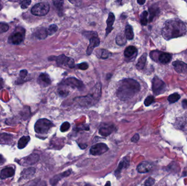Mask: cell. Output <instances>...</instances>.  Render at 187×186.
Listing matches in <instances>:
<instances>
[{
	"label": "cell",
	"mask_w": 187,
	"mask_h": 186,
	"mask_svg": "<svg viewBox=\"0 0 187 186\" xmlns=\"http://www.w3.org/2000/svg\"><path fill=\"white\" fill-rule=\"evenodd\" d=\"M28 75V71L25 69H24V70H22L20 72L19 74V78L20 80H18V81H21L22 80H23L25 77L27 76Z\"/></svg>",
	"instance_id": "38"
},
{
	"label": "cell",
	"mask_w": 187,
	"mask_h": 186,
	"mask_svg": "<svg viewBox=\"0 0 187 186\" xmlns=\"http://www.w3.org/2000/svg\"><path fill=\"white\" fill-rule=\"evenodd\" d=\"M154 97L152 96H149L145 99L144 103L146 107H148L151 104H152L154 102Z\"/></svg>",
	"instance_id": "35"
},
{
	"label": "cell",
	"mask_w": 187,
	"mask_h": 186,
	"mask_svg": "<svg viewBox=\"0 0 187 186\" xmlns=\"http://www.w3.org/2000/svg\"><path fill=\"white\" fill-rule=\"evenodd\" d=\"M122 1V0H117L118 2H121Z\"/></svg>",
	"instance_id": "51"
},
{
	"label": "cell",
	"mask_w": 187,
	"mask_h": 186,
	"mask_svg": "<svg viewBox=\"0 0 187 186\" xmlns=\"http://www.w3.org/2000/svg\"><path fill=\"white\" fill-rule=\"evenodd\" d=\"M50 7L48 3L41 2L37 3L32 8L31 13L36 16H43L49 12Z\"/></svg>",
	"instance_id": "5"
},
{
	"label": "cell",
	"mask_w": 187,
	"mask_h": 186,
	"mask_svg": "<svg viewBox=\"0 0 187 186\" xmlns=\"http://www.w3.org/2000/svg\"><path fill=\"white\" fill-rule=\"evenodd\" d=\"M149 12H150V14H151L150 17H149V18H150L149 20L151 21L152 20L153 18L154 17V16L157 13V10L154 9V8H151V9H149Z\"/></svg>",
	"instance_id": "44"
},
{
	"label": "cell",
	"mask_w": 187,
	"mask_h": 186,
	"mask_svg": "<svg viewBox=\"0 0 187 186\" xmlns=\"http://www.w3.org/2000/svg\"><path fill=\"white\" fill-rule=\"evenodd\" d=\"M54 126V124L49 120L47 118H41L35 123L34 131L37 133L40 134H47Z\"/></svg>",
	"instance_id": "4"
},
{
	"label": "cell",
	"mask_w": 187,
	"mask_h": 186,
	"mask_svg": "<svg viewBox=\"0 0 187 186\" xmlns=\"http://www.w3.org/2000/svg\"><path fill=\"white\" fill-rule=\"evenodd\" d=\"M146 0H138V4L140 5H142L145 3Z\"/></svg>",
	"instance_id": "48"
},
{
	"label": "cell",
	"mask_w": 187,
	"mask_h": 186,
	"mask_svg": "<svg viewBox=\"0 0 187 186\" xmlns=\"http://www.w3.org/2000/svg\"><path fill=\"white\" fill-rule=\"evenodd\" d=\"M172 59L171 55L168 53H162L159 56V60L162 64H166L168 63Z\"/></svg>",
	"instance_id": "24"
},
{
	"label": "cell",
	"mask_w": 187,
	"mask_h": 186,
	"mask_svg": "<svg viewBox=\"0 0 187 186\" xmlns=\"http://www.w3.org/2000/svg\"><path fill=\"white\" fill-rule=\"evenodd\" d=\"M54 6L58 10H61L64 5V0H53Z\"/></svg>",
	"instance_id": "33"
},
{
	"label": "cell",
	"mask_w": 187,
	"mask_h": 186,
	"mask_svg": "<svg viewBox=\"0 0 187 186\" xmlns=\"http://www.w3.org/2000/svg\"><path fill=\"white\" fill-rule=\"evenodd\" d=\"M84 36L85 37H87L88 38L90 37V39L91 37H97L98 34L95 32H84Z\"/></svg>",
	"instance_id": "42"
},
{
	"label": "cell",
	"mask_w": 187,
	"mask_h": 186,
	"mask_svg": "<svg viewBox=\"0 0 187 186\" xmlns=\"http://www.w3.org/2000/svg\"><path fill=\"white\" fill-rule=\"evenodd\" d=\"M140 89V85L136 80L133 79H125L119 83L117 96L120 100L126 101L133 98Z\"/></svg>",
	"instance_id": "1"
},
{
	"label": "cell",
	"mask_w": 187,
	"mask_h": 186,
	"mask_svg": "<svg viewBox=\"0 0 187 186\" xmlns=\"http://www.w3.org/2000/svg\"><path fill=\"white\" fill-rule=\"evenodd\" d=\"M137 52V49L133 46H129L124 51V55L126 57H130Z\"/></svg>",
	"instance_id": "28"
},
{
	"label": "cell",
	"mask_w": 187,
	"mask_h": 186,
	"mask_svg": "<svg viewBox=\"0 0 187 186\" xmlns=\"http://www.w3.org/2000/svg\"><path fill=\"white\" fill-rule=\"evenodd\" d=\"M105 185H106V186H107V185H109V186H110V185H111V183H110V182H109L108 181V183H107Z\"/></svg>",
	"instance_id": "50"
},
{
	"label": "cell",
	"mask_w": 187,
	"mask_h": 186,
	"mask_svg": "<svg viewBox=\"0 0 187 186\" xmlns=\"http://www.w3.org/2000/svg\"><path fill=\"white\" fill-rule=\"evenodd\" d=\"M175 70L178 73H187V64L180 61H176L172 63Z\"/></svg>",
	"instance_id": "11"
},
{
	"label": "cell",
	"mask_w": 187,
	"mask_h": 186,
	"mask_svg": "<svg viewBox=\"0 0 187 186\" xmlns=\"http://www.w3.org/2000/svg\"><path fill=\"white\" fill-rule=\"evenodd\" d=\"M140 139V135L138 134H136L135 135L131 138V142H138Z\"/></svg>",
	"instance_id": "45"
},
{
	"label": "cell",
	"mask_w": 187,
	"mask_h": 186,
	"mask_svg": "<svg viewBox=\"0 0 187 186\" xmlns=\"http://www.w3.org/2000/svg\"><path fill=\"white\" fill-rule=\"evenodd\" d=\"M48 35V34L47 29L44 28V27L40 28L35 33L36 37L38 39H45L47 37Z\"/></svg>",
	"instance_id": "21"
},
{
	"label": "cell",
	"mask_w": 187,
	"mask_h": 186,
	"mask_svg": "<svg viewBox=\"0 0 187 186\" xmlns=\"http://www.w3.org/2000/svg\"><path fill=\"white\" fill-rule=\"evenodd\" d=\"M12 136L6 133L0 134V144H8L9 142H12Z\"/></svg>",
	"instance_id": "27"
},
{
	"label": "cell",
	"mask_w": 187,
	"mask_h": 186,
	"mask_svg": "<svg viewBox=\"0 0 187 186\" xmlns=\"http://www.w3.org/2000/svg\"><path fill=\"white\" fill-rule=\"evenodd\" d=\"M38 83L40 85L46 87L51 84V80L49 75L46 73H42L38 79Z\"/></svg>",
	"instance_id": "14"
},
{
	"label": "cell",
	"mask_w": 187,
	"mask_h": 186,
	"mask_svg": "<svg viewBox=\"0 0 187 186\" xmlns=\"http://www.w3.org/2000/svg\"><path fill=\"white\" fill-rule=\"evenodd\" d=\"M9 29L8 25L5 23H0V34L7 32Z\"/></svg>",
	"instance_id": "37"
},
{
	"label": "cell",
	"mask_w": 187,
	"mask_h": 186,
	"mask_svg": "<svg viewBox=\"0 0 187 186\" xmlns=\"http://www.w3.org/2000/svg\"><path fill=\"white\" fill-rule=\"evenodd\" d=\"M35 172H36V169L34 168H30L26 170H25L21 173L22 178L29 179L34 176Z\"/></svg>",
	"instance_id": "22"
},
{
	"label": "cell",
	"mask_w": 187,
	"mask_h": 186,
	"mask_svg": "<svg viewBox=\"0 0 187 186\" xmlns=\"http://www.w3.org/2000/svg\"><path fill=\"white\" fill-rule=\"evenodd\" d=\"M154 183H155V180L152 177H149L145 182L144 185L147 186H152Z\"/></svg>",
	"instance_id": "40"
},
{
	"label": "cell",
	"mask_w": 187,
	"mask_h": 186,
	"mask_svg": "<svg viewBox=\"0 0 187 186\" xmlns=\"http://www.w3.org/2000/svg\"><path fill=\"white\" fill-rule=\"evenodd\" d=\"M126 37L125 34L120 32L118 34L116 38V41L117 44L120 46H123L126 43Z\"/></svg>",
	"instance_id": "23"
},
{
	"label": "cell",
	"mask_w": 187,
	"mask_h": 186,
	"mask_svg": "<svg viewBox=\"0 0 187 186\" xmlns=\"http://www.w3.org/2000/svg\"><path fill=\"white\" fill-rule=\"evenodd\" d=\"M31 3V0H23L21 2V8L23 10L27 8Z\"/></svg>",
	"instance_id": "36"
},
{
	"label": "cell",
	"mask_w": 187,
	"mask_h": 186,
	"mask_svg": "<svg viewBox=\"0 0 187 186\" xmlns=\"http://www.w3.org/2000/svg\"><path fill=\"white\" fill-rule=\"evenodd\" d=\"M25 33L23 34L21 32H16L12 36L11 40L12 43L15 45L19 44L23 42L24 37Z\"/></svg>",
	"instance_id": "18"
},
{
	"label": "cell",
	"mask_w": 187,
	"mask_h": 186,
	"mask_svg": "<svg viewBox=\"0 0 187 186\" xmlns=\"http://www.w3.org/2000/svg\"><path fill=\"white\" fill-rule=\"evenodd\" d=\"M30 140V137L29 136H23V137L20 139L18 143V147L19 149L24 148L28 145Z\"/></svg>",
	"instance_id": "25"
},
{
	"label": "cell",
	"mask_w": 187,
	"mask_h": 186,
	"mask_svg": "<svg viewBox=\"0 0 187 186\" xmlns=\"http://www.w3.org/2000/svg\"><path fill=\"white\" fill-rule=\"evenodd\" d=\"M69 1L71 3H76V2L77 1V0H69Z\"/></svg>",
	"instance_id": "49"
},
{
	"label": "cell",
	"mask_w": 187,
	"mask_h": 186,
	"mask_svg": "<svg viewBox=\"0 0 187 186\" xmlns=\"http://www.w3.org/2000/svg\"><path fill=\"white\" fill-rule=\"evenodd\" d=\"M166 84L157 77H155L152 81V90L153 93L159 95L164 93L166 91Z\"/></svg>",
	"instance_id": "6"
},
{
	"label": "cell",
	"mask_w": 187,
	"mask_h": 186,
	"mask_svg": "<svg viewBox=\"0 0 187 186\" xmlns=\"http://www.w3.org/2000/svg\"><path fill=\"white\" fill-rule=\"evenodd\" d=\"M152 168V165L148 162H143L141 163L138 167L137 170L140 173H146L149 172Z\"/></svg>",
	"instance_id": "15"
},
{
	"label": "cell",
	"mask_w": 187,
	"mask_h": 186,
	"mask_svg": "<svg viewBox=\"0 0 187 186\" xmlns=\"http://www.w3.org/2000/svg\"><path fill=\"white\" fill-rule=\"evenodd\" d=\"M5 162V159L1 155H0V164H3Z\"/></svg>",
	"instance_id": "47"
},
{
	"label": "cell",
	"mask_w": 187,
	"mask_h": 186,
	"mask_svg": "<svg viewBox=\"0 0 187 186\" xmlns=\"http://www.w3.org/2000/svg\"><path fill=\"white\" fill-rule=\"evenodd\" d=\"M181 98L180 95L177 93H173L168 97V101L170 103H174L177 102Z\"/></svg>",
	"instance_id": "30"
},
{
	"label": "cell",
	"mask_w": 187,
	"mask_h": 186,
	"mask_svg": "<svg viewBox=\"0 0 187 186\" xmlns=\"http://www.w3.org/2000/svg\"><path fill=\"white\" fill-rule=\"evenodd\" d=\"M147 54L144 53L143 54L138 61V64H136V67L138 69H142L146 64V59H147Z\"/></svg>",
	"instance_id": "26"
},
{
	"label": "cell",
	"mask_w": 187,
	"mask_h": 186,
	"mask_svg": "<svg viewBox=\"0 0 187 186\" xmlns=\"http://www.w3.org/2000/svg\"><path fill=\"white\" fill-rule=\"evenodd\" d=\"M39 156L37 154H32L23 159V164L26 165H33L39 161Z\"/></svg>",
	"instance_id": "16"
},
{
	"label": "cell",
	"mask_w": 187,
	"mask_h": 186,
	"mask_svg": "<svg viewBox=\"0 0 187 186\" xmlns=\"http://www.w3.org/2000/svg\"><path fill=\"white\" fill-rule=\"evenodd\" d=\"M111 55V53L109 52L108 50H103L101 53V58L103 59H107Z\"/></svg>",
	"instance_id": "41"
},
{
	"label": "cell",
	"mask_w": 187,
	"mask_h": 186,
	"mask_svg": "<svg viewBox=\"0 0 187 186\" xmlns=\"http://www.w3.org/2000/svg\"><path fill=\"white\" fill-rule=\"evenodd\" d=\"M58 29V27L56 25H51L49 26V28L47 29L48 34L50 36H52L57 31Z\"/></svg>",
	"instance_id": "31"
},
{
	"label": "cell",
	"mask_w": 187,
	"mask_h": 186,
	"mask_svg": "<svg viewBox=\"0 0 187 186\" xmlns=\"http://www.w3.org/2000/svg\"></svg>",
	"instance_id": "52"
},
{
	"label": "cell",
	"mask_w": 187,
	"mask_h": 186,
	"mask_svg": "<svg viewBox=\"0 0 187 186\" xmlns=\"http://www.w3.org/2000/svg\"><path fill=\"white\" fill-rule=\"evenodd\" d=\"M148 16V12L147 11H144L141 16V23L142 25H146L147 24L148 20L147 17Z\"/></svg>",
	"instance_id": "32"
},
{
	"label": "cell",
	"mask_w": 187,
	"mask_h": 186,
	"mask_svg": "<svg viewBox=\"0 0 187 186\" xmlns=\"http://www.w3.org/2000/svg\"><path fill=\"white\" fill-rule=\"evenodd\" d=\"M115 20V16L113 13H109L108 19L107 20V28L106 29V36H107L113 29V23Z\"/></svg>",
	"instance_id": "17"
},
{
	"label": "cell",
	"mask_w": 187,
	"mask_h": 186,
	"mask_svg": "<svg viewBox=\"0 0 187 186\" xmlns=\"http://www.w3.org/2000/svg\"><path fill=\"white\" fill-rule=\"evenodd\" d=\"M77 66H78V68L81 69V70H86L89 67L88 64L86 62H83V63L79 64Z\"/></svg>",
	"instance_id": "43"
},
{
	"label": "cell",
	"mask_w": 187,
	"mask_h": 186,
	"mask_svg": "<svg viewBox=\"0 0 187 186\" xmlns=\"http://www.w3.org/2000/svg\"><path fill=\"white\" fill-rule=\"evenodd\" d=\"M71 174V170L69 169L67 171L64 172L63 173H62L61 174L57 175L53 177V178H52L50 180V183L52 185H55L62 178H63L64 177L68 176Z\"/></svg>",
	"instance_id": "19"
},
{
	"label": "cell",
	"mask_w": 187,
	"mask_h": 186,
	"mask_svg": "<svg viewBox=\"0 0 187 186\" xmlns=\"http://www.w3.org/2000/svg\"><path fill=\"white\" fill-rule=\"evenodd\" d=\"M15 173L14 169L12 167H8L3 169L0 173V178L2 180L6 179L14 176Z\"/></svg>",
	"instance_id": "13"
},
{
	"label": "cell",
	"mask_w": 187,
	"mask_h": 186,
	"mask_svg": "<svg viewBox=\"0 0 187 186\" xmlns=\"http://www.w3.org/2000/svg\"><path fill=\"white\" fill-rule=\"evenodd\" d=\"M69 128H70L69 123L68 122H65L61 124L60 127V131L62 132H65L69 130Z\"/></svg>",
	"instance_id": "34"
},
{
	"label": "cell",
	"mask_w": 187,
	"mask_h": 186,
	"mask_svg": "<svg viewBox=\"0 0 187 186\" xmlns=\"http://www.w3.org/2000/svg\"><path fill=\"white\" fill-rule=\"evenodd\" d=\"M107 145L104 143H98L93 145L90 150V153L94 156H100L108 150Z\"/></svg>",
	"instance_id": "9"
},
{
	"label": "cell",
	"mask_w": 187,
	"mask_h": 186,
	"mask_svg": "<svg viewBox=\"0 0 187 186\" xmlns=\"http://www.w3.org/2000/svg\"><path fill=\"white\" fill-rule=\"evenodd\" d=\"M116 129V128L114 125H104L100 128L99 134L103 137H107L114 132Z\"/></svg>",
	"instance_id": "10"
},
{
	"label": "cell",
	"mask_w": 187,
	"mask_h": 186,
	"mask_svg": "<svg viewBox=\"0 0 187 186\" xmlns=\"http://www.w3.org/2000/svg\"><path fill=\"white\" fill-rule=\"evenodd\" d=\"M186 25L178 20L167 21L162 29V36L165 39L167 40L182 36L186 34Z\"/></svg>",
	"instance_id": "2"
},
{
	"label": "cell",
	"mask_w": 187,
	"mask_h": 186,
	"mask_svg": "<svg viewBox=\"0 0 187 186\" xmlns=\"http://www.w3.org/2000/svg\"><path fill=\"white\" fill-rule=\"evenodd\" d=\"M53 59L56 61V63L60 66L64 65L68 66L70 68H74L75 67L74 59L66 56L65 55H61L58 57H54Z\"/></svg>",
	"instance_id": "8"
},
{
	"label": "cell",
	"mask_w": 187,
	"mask_h": 186,
	"mask_svg": "<svg viewBox=\"0 0 187 186\" xmlns=\"http://www.w3.org/2000/svg\"><path fill=\"white\" fill-rule=\"evenodd\" d=\"M101 94V85L97 83L87 96L74 98V101L81 107H88L98 103Z\"/></svg>",
	"instance_id": "3"
},
{
	"label": "cell",
	"mask_w": 187,
	"mask_h": 186,
	"mask_svg": "<svg viewBox=\"0 0 187 186\" xmlns=\"http://www.w3.org/2000/svg\"><path fill=\"white\" fill-rule=\"evenodd\" d=\"M61 83L62 85L67 87H69L72 88H77L79 90H82L84 88V85L82 81L74 77L65 79Z\"/></svg>",
	"instance_id": "7"
},
{
	"label": "cell",
	"mask_w": 187,
	"mask_h": 186,
	"mask_svg": "<svg viewBox=\"0 0 187 186\" xmlns=\"http://www.w3.org/2000/svg\"><path fill=\"white\" fill-rule=\"evenodd\" d=\"M100 43V39L97 37H91L90 39V44L87 48V54L88 55H90L92 53L95 47H97L99 45Z\"/></svg>",
	"instance_id": "12"
},
{
	"label": "cell",
	"mask_w": 187,
	"mask_h": 186,
	"mask_svg": "<svg viewBox=\"0 0 187 186\" xmlns=\"http://www.w3.org/2000/svg\"><path fill=\"white\" fill-rule=\"evenodd\" d=\"M182 106H183V108H184V109H187V99H184L182 101Z\"/></svg>",
	"instance_id": "46"
},
{
	"label": "cell",
	"mask_w": 187,
	"mask_h": 186,
	"mask_svg": "<svg viewBox=\"0 0 187 186\" xmlns=\"http://www.w3.org/2000/svg\"><path fill=\"white\" fill-rule=\"evenodd\" d=\"M59 95L61 97H66L68 94H69V92L67 91V90L66 88H61L59 89Z\"/></svg>",
	"instance_id": "39"
},
{
	"label": "cell",
	"mask_w": 187,
	"mask_h": 186,
	"mask_svg": "<svg viewBox=\"0 0 187 186\" xmlns=\"http://www.w3.org/2000/svg\"><path fill=\"white\" fill-rule=\"evenodd\" d=\"M129 165V159L127 157H125L119 164L117 169L115 172V175L118 176V175L120 174L123 168H126Z\"/></svg>",
	"instance_id": "20"
},
{
	"label": "cell",
	"mask_w": 187,
	"mask_h": 186,
	"mask_svg": "<svg viewBox=\"0 0 187 186\" xmlns=\"http://www.w3.org/2000/svg\"><path fill=\"white\" fill-rule=\"evenodd\" d=\"M125 34L127 39L132 40L133 38L134 35L133 32V29L130 25H126L125 29Z\"/></svg>",
	"instance_id": "29"
}]
</instances>
